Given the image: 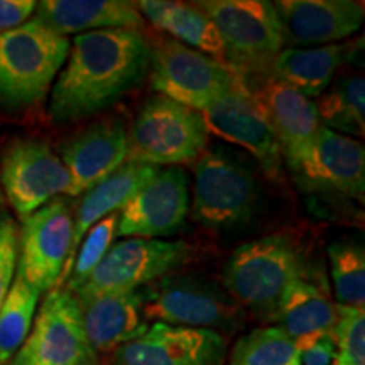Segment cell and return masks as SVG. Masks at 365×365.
<instances>
[{"label": "cell", "instance_id": "cell-1", "mask_svg": "<svg viewBox=\"0 0 365 365\" xmlns=\"http://www.w3.org/2000/svg\"><path fill=\"white\" fill-rule=\"evenodd\" d=\"M149 43L140 31L105 29L75 36L53 85L49 117L56 124L107 110L143 81Z\"/></svg>", "mask_w": 365, "mask_h": 365}, {"label": "cell", "instance_id": "cell-2", "mask_svg": "<svg viewBox=\"0 0 365 365\" xmlns=\"http://www.w3.org/2000/svg\"><path fill=\"white\" fill-rule=\"evenodd\" d=\"M308 269L301 242L279 232L237 247L223 267L222 284L240 308L272 319L286 287Z\"/></svg>", "mask_w": 365, "mask_h": 365}, {"label": "cell", "instance_id": "cell-3", "mask_svg": "<svg viewBox=\"0 0 365 365\" xmlns=\"http://www.w3.org/2000/svg\"><path fill=\"white\" fill-rule=\"evenodd\" d=\"M261 196L250 159L220 144L205 148L195 163L193 220L215 230L244 227L257 215Z\"/></svg>", "mask_w": 365, "mask_h": 365}, {"label": "cell", "instance_id": "cell-4", "mask_svg": "<svg viewBox=\"0 0 365 365\" xmlns=\"http://www.w3.org/2000/svg\"><path fill=\"white\" fill-rule=\"evenodd\" d=\"M70 38L31 19L0 36V108L19 112L43 102L65 66Z\"/></svg>", "mask_w": 365, "mask_h": 365}, {"label": "cell", "instance_id": "cell-5", "mask_svg": "<svg viewBox=\"0 0 365 365\" xmlns=\"http://www.w3.org/2000/svg\"><path fill=\"white\" fill-rule=\"evenodd\" d=\"M139 291L149 323L232 335L247 322V312L222 286L207 277L171 272Z\"/></svg>", "mask_w": 365, "mask_h": 365}, {"label": "cell", "instance_id": "cell-6", "mask_svg": "<svg viewBox=\"0 0 365 365\" xmlns=\"http://www.w3.org/2000/svg\"><path fill=\"white\" fill-rule=\"evenodd\" d=\"M215 24L225 48V65L237 76L269 73L284 49L274 2L267 0H203L196 2Z\"/></svg>", "mask_w": 365, "mask_h": 365}, {"label": "cell", "instance_id": "cell-7", "mask_svg": "<svg viewBox=\"0 0 365 365\" xmlns=\"http://www.w3.org/2000/svg\"><path fill=\"white\" fill-rule=\"evenodd\" d=\"M207 145L202 113L161 95L145 100L127 132V159L158 168L193 164Z\"/></svg>", "mask_w": 365, "mask_h": 365}, {"label": "cell", "instance_id": "cell-8", "mask_svg": "<svg viewBox=\"0 0 365 365\" xmlns=\"http://www.w3.org/2000/svg\"><path fill=\"white\" fill-rule=\"evenodd\" d=\"M149 66L150 86L158 95L200 113L239 80L227 65L175 39L149 44Z\"/></svg>", "mask_w": 365, "mask_h": 365}, {"label": "cell", "instance_id": "cell-9", "mask_svg": "<svg viewBox=\"0 0 365 365\" xmlns=\"http://www.w3.org/2000/svg\"><path fill=\"white\" fill-rule=\"evenodd\" d=\"M191 252L193 247L185 240H118L73 296L76 299H88L98 294L140 289L181 267L188 261Z\"/></svg>", "mask_w": 365, "mask_h": 365}, {"label": "cell", "instance_id": "cell-10", "mask_svg": "<svg viewBox=\"0 0 365 365\" xmlns=\"http://www.w3.org/2000/svg\"><path fill=\"white\" fill-rule=\"evenodd\" d=\"M11 365H100L75 296L63 287L46 294L33 328Z\"/></svg>", "mask_w": 365, "mask_h": 365}, {"label": "cell", "instance_id": "cell-11", "mask_svg": "<svg viewBox=\"0 0 365 365\" xmlns=\"http://www.w3.org/2000/svg\"><path fill=\"white\" fill-rule=\"evenodd\" d=\"M286 166L303 193L364 200L365 149L359 139L323 125L312 145Z\"/></svg>", "mask_w": 365, "mask_h": 365}, {"label": "cell", "instance_id": "cell-12", "mask_svg": "<svg viewBox=\"0 0 365 365\" xmlns=\"http://www.w3.org/2000/svg\"><path fill=\"white\" fill-rule=\"evenodd\" d=\"M0 188L21 218L66 195L70 175L46 140L21 137L4 149L0 159Z\"/></svg>", "mask_w": 365, "mask_h": 365}, {"label": "cell", "instance_id": "cell-13", "mask_svg": "<svg viewBox=\"0 0 365 365\" xmlns=\"http://www.w3.org/2000/svg\"><path fill=\"white\" fill-rule=\"evenodd\" d=\"M73 213L65 200L54 198L22 218L17 274L39 293H49L70 261Z\"/></svg>", "mask_w": 365, "mask_h": 365}, {"label": "cell", "instance_id": "cell-14", "mask_svg": "<svg viewBox=\"0 0 365 365\" xmlns=\"http://www.w3.org/2000/svg\"><path fill=\"white\" fill-rule=\"evenodd\" d=\"M239 80L276 135L282 161L293 163L312 145L323 127L317 105L298 90L274 78L271 73L245 75Z\"/></svg>", "mask_w": 365, "mask_h": 365}, {"label": "cell", "instance_id": "cell-15", "mask_svg": "<svg viewBox=\"0 0 365 365\" xmlns=\"http://www.w3.org/2000/svg\"><path fill=\"white\" fill-rule=\"evenodd\" d=\"M227 336L203 328L149 325L113 352L112 365H225Z\"/></svg>", "mask_w": 365, "mask_h": 365}, {"label": "cell", "instance_id": "cell-16", "mask_svg": "<svg viewBox=\"0 0 365 365\" xmlns=\"http://www.w3.org/2000/svg\"><path fill=\"white\" fill-rule=\"evenodd\" d=\"M190 210L188 176L181 168H161L118 212L117 237L156 239L182 227Z\"/></svg>", "mask_w": 365, "mask_h": 365}, {"label": "cell", "instance_id": "cell-17", "mask_svg": "<svg viewBox=\"0 0 365 365\" xmlns=\"http://www.w3.org/2000/svg\"><path fill=\"white\" fill-rule=\"evenodd\" d=\"M208 134L240 145L257 161L264 175L274 181L282 180V154L279 143L266 118L255 108L252 100L237 80L222 97L202 112Z\"/></svg>", "mask_w": 365, "mask_h": 365}, {"label": "cell", "instance_id": "cell-18", "mask_svg": "<svg viewBox=\"0 0 365 365\" xmlns=\"http://www.w3.org/2000/svg\"><path fill=\"white\" fill-rule=\"evenodd\" d=\"M70 175L68 196H80L127 161V129L118 118H103L66 137L58 148Z\"/></svg>", "mask_w": 365, "mask_h": 365}, {"label": "cell", "instance_id": "cell-19", "mask_svg": "<svg viewBox=\"0 0 365 365\" xmlns=\"http://www.w3.org/2000/svg\"><path fill=\"white\" fill-rule=\"evenodd\" d=\"M287 48L327 46L362 27L364 2L354 0H282L274 2Z\"/></svg>", "mask_w": 365, "mask_h": 365}, {"label": "cell", "instance_id": "cell-20", "mask_svg": "<svg viewBox=\"0 0 365 365\" xmlns=\"http://www.w3.org/2000/svg\"><path fill=\"white\" fill-rule=\"evenodd\" d=\"M83 327L95 354H113L122 345L139 339L150 323L144 314L140 291L98 294L78 299Z\"/></svg>", "mask_w": 365, "mask_h": 365}, {"label": "cell", "instance_id": "cell-21", "mask_svg": "<svg viewBox=\"0 0 365 365\" xmlns=\"http://www.w3.org/2000/svg\"><path fill=\"white\" fill-rule=\"evenodd\" d=\"M272 322H277L294 344L333 333L339 322V307L333 303L328 284L308 269L282 293Z\"/></svg>", "mask_w": 365, "mask_h": 365}, {"label": "cell", "instance_id": "cell-22", "mask_svg": "<svg viewBox=\"0 0 365 365\" xmlns=\"http://www.w3.org/2000/svg\"><path fill=\"white\" fill-rule=\"evenodd\" d=\"M34 21L68 38L105 29H135L144 26L134 2L127 0H43Z\"/></svg>", "mask_w": 365, "mask_h": 365}, {"label": "cell", "instance_id": "cell-23", "mask_svg": "<svg viewBox=\"0 0 365 365\" xmlns=\"http://www.w3.org/2000/svg\"><path fill=\"white\" fill-rule=\"evenodd\" d=\"M159 170L161 168L153 166V164L137 163L127 159L118 170L113 171L112 175H108L98 185H95L93 188H90L86 193H83L85 196L80 200L78 207H76L75 218H73V247L70 261H68L65 271H63L61 277H59L56 287H61L63 281H65L66 274L71 267L73 255H75L76 249H78L80 242L86 232L95 223L102 220V218L120 212L132 196L143 188L150 178L156 176Z\"/></svg>", "mask_w": 365, "mask_h": 365}, {"label": "cell", "instance_id": "cell-24", "mask_svg": "<svg viewBox=\"0 0 365 365\" xmlns=\"http://www.w3.org/2000/svg\"><path fill=\"white\" fill-rule=\"evenodd\" d=\"M137 11L143 12L171 39L188 46L205 56L225 65V48L215 24L196 6V2H173V0H140Z\"/></svg>", "mask_w": 365, "mask_h": 365}, {"label": "cell", "instance_id": "cell-25", "mask_svg": "<svg viewBox=\"0 0 365 365\" xmlns=\"http://www.w3.org/2000/svg\"><path fill=\"white\" fill-rule=\"evenodd\" d=\"M350 51V44L284 48L272 61L269 73L309 100L318 98L330 86Z\"/></svg>", "mask_w": 365, "mask_h": 365}, {"label": "cell", "instance_id": "cell-26", "mask_svg": "<svg viewBox=\"0 0 365 365\" xmlns=\"http://www.w3.org/2000/svg\"><path fill=\"white\" fill-rule=\"evenodd\" d=\"M314 105L322 124L330 130L354 139L365 135V78L362 73H349L331 81Z\"/></svg>", "mask_w": 365, "mask_h": 365}, {"label": "cell", "instance_id": "cell-27", "mask_svg": "<svg viewBox=\"0 0 365 365\" xmlns=\"http://www.w3.org/2000/svg\"><path fill=\"white\" fill-rule=\"evenodd\" d=\"M39 291L16 272L6 301L0 307V365H7L24 344L34 323Z\"/></svg>", "mask_w": 365, "mask_h": 365}, {"label": "cell", "instance_id": "cell-28", "mask_svg": "<svg viewBox=\"0 0 365 365\" xmlns=\"http://www.w3.org/2000/svg\"><path fill=\"white\" fill-rule=\"evenodd\" d=\"M294 340L281 327H261L239 336L227 365H296Z\"/></svg>", "mask_w": 365, "mask_h": 365}, {"label": "cell", "instance_id": "cell-29", "mask_svg": "<svg viewBox=\"0 0 365 365\" xmlns=\"http://www.w3.org/2000/svg\"><path fill=\"white\" fill-rule=\"evenodd\" d=\"M331 282L339 307L365 308V252L355 240H339L328 247Z\"/></svg>", "mask_w": 365, "mask_h": 365}, {"label": "cell", "instance_id": "cell-30", "mask_svg": "<svg viewBox=\"0 0 365 365\" xmlns=\"http://www.w3.org/2000/svg\"><path fill=\"white\" fill-rule=\"evenodd\" d=\"M117 223L118 213H112V215L105 217L95 223L86 232L80 242L78 249H76L75 255H73L71 267L61 284L63 289L75 294L85 284L90 274L95 271V267L102 262V259L107 255L112 245L115 244Z\"/></svg>", "mask_w": 365, "mask_h": 365}, {"label": "cell", "instance_id": "cell-31", "mask_svg": "<svg viewBox=\"0 0 365 365\" xmlns=\"http://www.w3.org/2000/svg\"><path fill=\"white\" fill-rule=\"evenodd\" d=\"M333 339L336 344L333 365H365L364 309L339 307V322L333 330Z\"/></svg>", "mask_w": 365, "mask_h": 365}, {"label": "cell", "instance_id": "cell-32", "mask_svg": "<svg viewBox=\"0 0 365 365\" xmlns=\"http://www.w3.org/2000/svg\"><path fill=\"white\" fill-rule=\"evenodd\" d=\"M19 261V225L11 213L0 210V307L6 301Z\"/></svg>", "mask_w": 365, "mask_h": 365}, {"label": "cell", "instance_id": "cell-33", "mask_svg": "<svg viewBox=\"0 0 365 365\" xmlns=\"http://www.w3.org/2000/svg\"><path fill=\"white\" fill-rule=\"evenodd\" d=\"M296 365H333L336 355V344L333 333L296 344Z\"/></svg>", "mask_w": 365, "mask_h": 365}, {"label": "cell", "instance_id": "cell-34", "mask_svg": "<svg viewBox=\"0 0 365 365\" xmlns=\"http://www.w3.org/2000/svg\"><path fill=\"white\" fill-rule=\"evenodd\" d=\"M34 0H0V36L26 24L36 12Z\"/></svg>", "mask_w": 365, "mask_h": 365}, {"label": "cell", "instance_id": "cell-35", "mask_svg": "<svg viewBox=\"0 0 365 365\" xmlns=\"http://www.w3.org/2000/svg\"><path fill=\"white\" fill-rule=\"evenodd\" d=\"M2 198H4V195H2V188H0V203H2Z\"/></svg>", "mask_w": 365, "mask_h": 365}]
</instances>
